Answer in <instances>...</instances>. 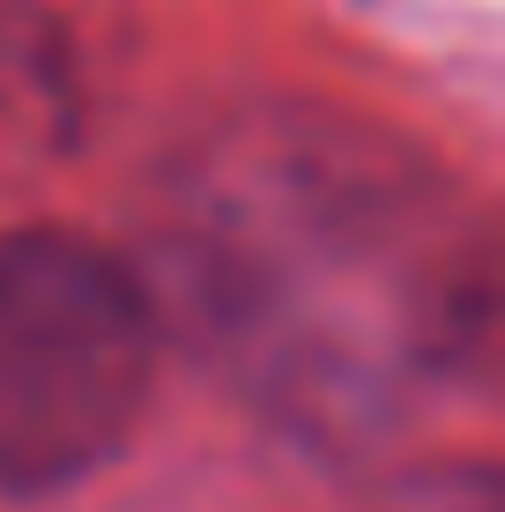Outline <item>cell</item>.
I'll return each instance as SVG.
<instances>
[{"instance_id": "obj_1", "label": "cell", "mask_w": 505, "mask_h": 512, "mask_svg": "<svg viewBox=\"0 0 505 512\" xmlns=\"http://www.w3.org/2000/svg\"><path fill=\"white\" fill-rule=\"evenodd\" d=\"M142 290L320 453H387L491 379L483 216L402 134L327 104H246L164 171Z\"/></svg>"}, {"instance_id": "obj_2", "label": "cell", "mask_w": 505, "mask_h": 512, "mask_svg": "<svg viewBox=\"0 0 505 512\" xmlns=\"http://www.w3.org/2000/svg\"><path fill=\"white\" fill-rule=\"evenodd\" d=\"M156 305L75 231H0V498H45L119 461L149 409Z\"/></svg>"}, {"instance_id": "obj_3", "label": "cell", "mask_w": 505, "mask_h": 512, "mask_svg": "<svg viewBox=\"0 0 505 512\" xmlns=\"http://www.w3.org/2000/svg\"><path fill=\"white\" fill-rule=\"evenodd\" d=\"M60 127V75L52 52L23 23H0V171L38 156Z\"/></svg>"}]
</instances>
